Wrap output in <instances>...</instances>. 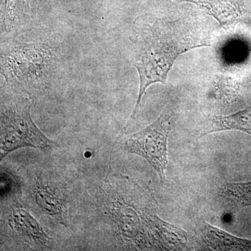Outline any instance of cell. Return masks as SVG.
Masks as SVG:
<instances>
[{
    "label": "cell",
    "instance_id": "cell-2",
    "mask_svg": "<svg viewBox=\"0 0 251 251\" xmlns=\"http://www.w3.org/2000/svg\"><path fill=\"white\" fill-rule=\"evenodd\" d=\"M1 41V73L6 85L29 96L50 85L57 67L52 47L14 39Z\"/></svg>",
    "mask_w": 251,
    "mask_h": 251
},
{
    "label": "cell",
    "instance_id": "cell-13",
    "mask_svg": "<svg viewBox=\"0 0 251 251\" xmlns=\"http://www.w3.org/2000/svg\"><path fill=\"white\" fill-rule=\"evenodd\" d=\"M18 188V182L13 175L1 171V199L14 195Z\"/></svg>",
    "mask_w": 251,
    "mask_h": 251
},
{
    "label": "cell",
    "instance_id": "cell-6",
    "mask_svg": "<svg viewBox=\"0 0 251 251\" xmlns=\"http://www.w3.org/2000/svg\"><path fill=\"white\" fill-rule=\"evenodd\" d=\"M30 25V16L23 0H1V40L14 39Z\"/></svg>",
    "mask_w": 251,
    "mask_h": 251
},
{
    "label": "cell",
    "instance_id": "cell-9",
    "mask_svg": "<svg viewBox=\"0 0 251 251\" xmlns=\"http://www.w3.org/2000/svg\"><path fill=\"white\" fill-rule=\"evenodd\" d=\"M201 229L204 242L214 250L251 251V240L235 237L205 222Z\"/></svg>",
    "mask_w": 251,
    "mask_h": 251
},
{
    "label": "cell",
    "instance_id": "cell-12",
    "mask_svg": "<svg viewBox=\"0 0 251 251\" xmlns=\"http://www.w3.org/2000/svg\"><path fill=\"white\" fill-rule=\"evenodd\" d=\"M221 193L238 206H251V181L226 183L221 189Z\"/></svg>",
    "mask_w": 251,
    "mask_h": 251
},
{
    "label": "cell",
    "instance_id": "cell-5",
    "mask_svg": "<svg viewBox=\"0 0 251 251\" xmlns=\"http://www.w3.org/2000/svg\"><path fill=\"white\" fill-rule=\"evenodd\" d=\"M147 229L150 242L157 249L181 250L187 244L186 231L166 222L155 214L149 216Z\"/></svg>",
    "mask_w": 251,
    "mask_h": 251
},
{
    "label": "cell",
    "instance_id": "cell-8",
    "mask_svg": "<svg viewBox=\"0 0 251 251\" xmlns=\"http://www.w3.org/2000/svg\"><path fill=\"white\" fill-rule=\"evenodd\" d=\"M224 130H239L251 135V106L229 116L209 117L204 122L200 137Z\"/></svg>",
    "mask_w": 251,
    "mask_h": 251
},
{
    "label": "cell",
    "instance_id": "cell-1",
    "mask_svg": "<svg viewBox=\"0 0 251 251\" xmlns=\"http://www.w3.org/2000/svg\"><path fill=\"white\" fill-rule=\"evenodd\" d=\"M130 41L132 62L139 75L140 90L135 108L122 130L123 133L136 116L147 89L156 82L164 84L180 55L196 48L210 46L205 36L199 35L192 26L180 20L137 18Z\"/></svg>",
    "mask_w": 251,
    "mask_h": 251
},
{
    "label": "cell",
    "instance_id": "cell-4",
    "mask_svg": "<svg viewBox=\"0 0 251 251\" xmlns=\"http://www.w3.org/2000/svg\"><path fill=\"white\" fill-rule=\"evenodd\" d=\"M176 120V114L171 107L165 109L156 121L130 135L124 143L126 152L145 158L161 180L166 179L168 137Z\"/></svg>",
    "mask_w": 251,
    "mask_h": 251
},
{
    "label": "cell",
    "instance_id": "cell-11",
    "mask_svg": "<svg viewBox=\"0 0 251 251\" xmlns=\"http://www.w3.org/2000/svg\"><path fill=\"white\" fill-rule=\"evenodd\" d=\"M195 3L198 6L205 10L213 17L215 18L220 25L225 29H228L236 23L239 18V12L237 8L231 3L224 0H185Z\"/></svg>",
    "mask_w": 251,
    "mask_h": 251
},
{
    "label": "cell",
    "instance_id": "cell-10",
    "mask_svg": "<svg viewBox=\"0 0 251 251\" xmlns=\"http://www.w3.org/2000/svg\"><path fill=\"white\" fill-rule=\"evenodd\" d=\"M34 197L36 204L43 212L50 216L59 224L66 225L67 212L62 200L54 193L52 188L46 185L37 183L36 185Z\"/></svg>",
    "mask_w": 251,
    "mask_h": 251
},
{
    "label": "cell",
    "instance_id": "cell-3",
    "mask_svg": "<svg viewBox=\"0 0 251 251\" xmlns=\"http://www.w3.org/2000/svg\"><path fill=\"white\" fill-rule=\"evenodd\" d=\"M31 105L30 96L6 84L3 86L1 97V161L18 149L44 150L53 145L54 142L44 135L33 121Z\"/></svg>",
    "mask_w": 251,
    "mask_h": 251
},
{
    "label": "cell",
    "instance_id": "cell-7",
    "mask_svg": "<svg viewBox=\"0 0 251 251\" xmlns=\"http://www.w3.org/2000/svg\"><path fill=\"white\" fill-rule=\"evenodd\" d=\"M8 223L18 237L31 247H46L50 242L49 235L42 226L25 209H14L10 214Z\"/></svg>",
    "mask_w": 251,
    "mask_h": 251
}]
</instances>
